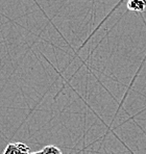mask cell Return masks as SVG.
Listing matches in <instances>:
<instances>
[{
  "label": "cell",
  "mask_w": 146,
  "mask_h": 154,
  "mask_svg": "<svg viewBox=\"0 0 146 154\" xmlns=\"http://www.w3.org/2000/svg\"><path fill=\"white\" fill-rule=\"evenodd\" d=\"M127 8L137 13H142L146 8V0H127Z\"/></svg>",
  "instance_id": "1"
},
{
  "label": "cell",
  "mask_w": 146,
  "mask_h": 154,
  "mask_svg": "<svg viewBox=\"0 0 146 154\" xmlns=\"http://www.w3.org/2000/svg\"><path fill=\"white\" fill-rule=\"evenodd\" d=\"M19 149V143H10L4 149L3 154H18Z\"/></svg>",
  "instance_id": "2"
},
{
  "label": "cell",
  "mask_w": 146,
  "mask_h": 154,
  "mask_svg": "<svg viewBox=\"0 0 146 154\" xmlns=\"http://www.w3.org/2000/svg\"><path fill=\"white\" fill-rule=\"evenodd\" d=\"M43 154H63L62 150L59 147L53 146V145H48L42 149Z\"/></svg>",
  "instance_id": "3"
},
{
  "label": "cell",
  "mask_w": 146,
  "mask_h": 154,
  "mask_svg": "<svg viewBox=\"0 0 146 154\" xmlns=\"http://www.w3.org/2000/svg\"><path fill=\"white\" fill-rule=\"evenodd\" d=\"M19 152L18 154H30V150L27 145L23 144V143H19Z\"/></svg>",
  "instance_id": "4"
},
{
  "label": "cell",
  "mask_w": 146,
  "mask_h": 154,
  "mask_svg": "<svg viewBox=\"0 0 146 154\" xmlns=\"http://www.w3.org/2000/svg\"><path fill=\"white\" fill-rule=\"evenodd\" d=\"M30 154H43V153H42V150H41V151H38V152H31Z\"/></svg>",
  "instance_id": "5"
}]
</instances>
